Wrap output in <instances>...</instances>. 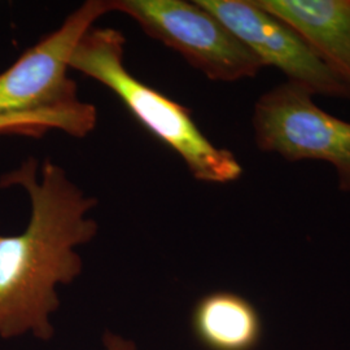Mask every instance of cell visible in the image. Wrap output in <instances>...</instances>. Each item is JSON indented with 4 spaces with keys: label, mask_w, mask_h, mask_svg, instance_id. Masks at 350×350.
Returning a JSON list of instances; mask_svg holds the SVG:
<instances>
[{
    "label": "cell",
    "mask_w": 350,
    "mask_h": 350,
    "mask_svg": "<svg viewBox=\"0 0 350 350\" xmlns=\"http://www.w3.org/2000/svg\"><path fill=\"white\" fill-rule=\"evenodd\" d=\"M14 186L27 193L31 211L21 234L0 235V338L31 334L49 341L51 315L60 308L56 287L81 275L75 248L98 235V222L88 217L98 201L49 159L39 165L29 157L0 176V188Z\"/></svg>",
    "instance_id": "cell-1"
},
{
    "label": "cell",
    "mask_w": 350,
    "mask_h": 350,
    "mask_svg": "<svg viewBox=\"0 0 350 350\" xmlns=\"http://www.w3.org/2000/svg\"><path fill=\"white\" fill-rule=\"evenodd\" d=\"M109 12L111 0H88L0 73V135L85 138L95 129L98 111L79 98L68 70L78 40Z\"/></svg>",
    "instance_id": "cell-2"
},
{
    "label": "cell",
    "mask_w": 350,
    "mask_h": 350,
    "mask_svg": "<svg viewBox=\"0 0 350 350\" xmlns=\"http://www.w3.org/2000/svg\"><path fill=\"white\" fill-rule=\"evenodd\" d=\"M125 36L113 27H91L75 46L69 68L101 83L142 125L183 160L205 183H230L243 174L238 159L218 148L193 121L191 111L131 75L124 63Z\"/></svg>",
    "instance_id": "cell-3"
},
{
    "label": "cell",
    "mask_w": 350,
    "mask_h": 350,
    "mask_svg": "<svg viewBox=\"0 0 350 350\" xmlns=\"http://www.w3.org/2000/svg\"><path fill=\"white\" fill-rule=\"evenodd\" d=\"M111 7L212 81L237 82L256 77L265 68L198 0H111Z\"/></svg>",
    "instance_id": "cell-4"
},
{
    "label": "cell",
    "mask_w": 350,
    "mask_h": 350,
    "mask_svg": "<svg viewBox=\"0 0 350 350\" xmlns=\"http://www.w3.org/2000/svg\"><path fill=\"white\" fill-rule=\"evenodd\" d=\"M256 144L287 161L331 163L338 187L350 192V122L322 111L313 95L291 82L265 92L253 112Z\"/></svg>",
    "instance_id": "cell-5"
},
{
    "label": "cell",
    "mask_w": 350,
    "mask_h": 350,
    "mask_svg": "<svg viewBox=\"0 0 350 350\" xmlns=\"http://www.w3.org/2000/svg\"><path fill=\"white\" fill-rule=\"evenodd\" d=\"M250 49L265 66H275L288 82L312 95L350 100V83L334 72L284 21L254 0H198Z\"/></svg>",
    "instance_id": "cell-6"
},
{
    "label": "cell",
    "mask_w": 350,
    "mask_h": 350,
    "mask_svg": "<svg viewBox=\"0 0 350 350\" xmlns=\"http://www.w3.org/2000/svg\"><path fill=\"white\" fill-rule=\"evenodd\" d=\"M350 83V0H254Z\"/></svg>",
    "instance_id": "cell-7"
},
{
    "label": "cell",
    "mask_w": 350,
    "mask_h": 350,
    "mask_svg": "<svg viewBox=\"0 0 350 350\" xmlns=\"http://www.w3.org/2000/svg\"><path fill=\"white\" fill-rule=\"evenodd\" d=\"M192 331L208 350H254L262 335L257 309L232 292H213L198 301L191 317Z\"/></svg>",
    "instance_id": "cell-8"
},
{
    "label": "cell",
    "mask_w": 350,
    "mask_h": 350,
    "mask_svg": "<svg viewBox=\"0 0 350 350\" xmlns=\"http://www.w3.org/2000/svg\"><path fill=\"white\" fill-rule=\"evenodd\" d=\"M103 344L105 350H138L134 341L113 334L111 331H107L104 334Z\"/></svg>",
    "instance_id": "cell-9"
}]
</instances>
